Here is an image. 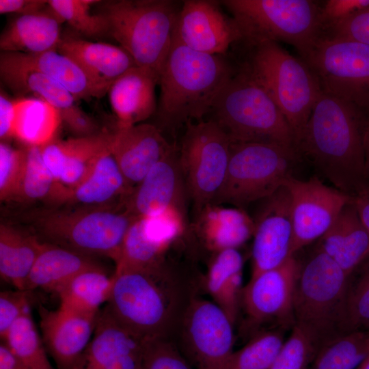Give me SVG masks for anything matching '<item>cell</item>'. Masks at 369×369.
<instances>
[{
    "label": "cell",
    "instance_id": "obj_1",
    "mask_svg": "<svg viewBox=\"0 0 369 369\" xmlns=\"http://www.w3.org/2000/svg\"><path fill=\"white\" fill-rule=\"evenodd\" d=\"M369 118L358 109L323 91L296 144L333 187L353 196L368 182L364 135Z\"/></svg>",
    "mask_w": 369,
    "mask_h": 369
},
{
    "label": "cell",
    "instance_id": "obj_2",
    "mask_svg": "<svg viewBox=\"0 0 369 369\" xmlns=\"http://www.w3.org/2000/svg\"><path fill=\"white\" fill-rule=\"evenodd\" d=\"M106 307L126 329L146 340H174L195 296L165 262L148 270L115 269Z\"/></svg>",
    "mask_w": 369,
    "mask_h": 369
},
{
    "label": "cell",
    "instance_id": "obj_3",
    "mask_svg": "<svg viewBox=\"0 0 369 369\" xmlns=\"http://www.w3.org/2000/svg\"><path fill=\"white\" fill-rule=\"evenodd\" d=\"M234 74L219 55L192 50L173 39L159 75L157 127L173 136L189 123L203 120Z\"/></svg>",
    "mask_w": 369,
    "mask_h": 369
},
{
    "label": "cell",
    "instance_id": "obj_4",
    "mask_svg": "<svg viewBox=\"0 0 369 369\" xmlns=\"http://www.w3.org/2000/svg\"><path fill=\"white\" fill-rule=\"evenodd\" d=\"M44 243L85 255L118 259L125 235L136 219L124 203L34 210L23 216Z\"/></svg>",
    "mask_w": 369,
    "mask_h": 369
},
{
    "label": "cell",
    "instance_id": "obj_5",
    "mask_svg": "<svg viewBox=\"0 0 369 369\" xmlns=\"http://www.w3.org/2000/svg\"><path fill=\"white\" fill-rule=\"evenodd\" d=\"M241 40L251 50L241 70L276 102L293 133L296 147L322 91L316 77L303 59L293 56L275 41Z\"/></svg>",
    "mask_w": 369,
    "mask_h": 369
},
{
    "label": "cell",
    "instance_id": "obj_6",
    "mask_svg": "<svg viewBox=\"0 0 369 369\" xmlns=\"http://www.w3.org/2000/svg\"><path fill=\"white\" fill-rule=\"evenodd\" d=\"M208 115L232 143L274 144L296 149L293 133L276 102L242 70L222 89Z\"/></svg>",
    "mask_w": 369,
    "mask_h": 369
},
{
    "label": "cell",
    "instance_id": "obj_7",
    "mask_svg": "<svg viewBox=\"0 0 369 369\" xmlns=\"http://www.w3.org/2000/svg\"><path fill=\"white\" fill-rule=\"evenodd\" d=\"M111 36L140 67L159 75L173 42L180 8L169 0H110L98 3Z\"/></svg>",
    "mask_w": 369,
    "mask_h": 369
},
{
    "label": "cell",
    "instance_id": "obj_8",
    "mask_svg": "<svg viewBox=\"0 0 369 369\" xmlns=\"http://www.w3.org/2000/svg\"><path fill=\"white\" fill-rule=\"evenodd\" d=\"M350 275L318 247L297 276L293 299L295 325L319 349L344 333Z\"/></svg>",
    "mask_w": 369,
    "mask_h": 369
},
{
    "label": "cell",
    "instance_id": "obj_9",
    "mask_svg": "<svg viewBox=\"0 0 369 369\" xmlns=\"http://www.w3.org/2000/svg\"><path fill=\"white\" fill-rule=\"evenodd\" d=\"M300 158L296 149L278 144L232 143L226 179L212 204L245 210L283 187Z\"/></svg>",
    "mask_w": 369,
    "mask_h": 369
},
{
    "label": "cell",
    "instance_id": "obj_10",
    "mask_svg": "<svg viewBox=\"0 0 369 369\" xmlns=\"http://www.w3.org/2000/svg\"><path fill=\"white\" fill-rule=\"evenodd\" d=\"M222 3L233 14L243 39L281 41L294 46L302 57L322 35L318 1L226 0Z\"/></svg>",
    "mask_w": 369,
    "mask_h": 369
},
{
    "label": "cell",
    "instance_id": "obj_11",
    "mask_svg": "<svg viewBox=\"0 0 369 369\" xmlns=\"http://www.w3.org/2000/svg\"><path fill=\"white\" fill-rule=\"evenodd\" d=\"M232 142L213 121L189 123L178 148L188 198L196 215L212 204L227 174Z\"/></svg>",
    "mask_w": 369,
    "mask_h": 369
},
{
    "label": "cell",
    "instance_id": "obj_12",
    "mask_svg": "<svg viewBox=\"0 0 369 369\" xmlns=\"http://www.w3.org/2000/svg\"><path fill=\"white\" fill-rule=\"evenodd\" d=\"M321 90L353 105L369 118V46L320 36L302 57Z\"/></svg>",
    "mask_w": 369,
    "mask_h": 369
},
{
    "label": "cell",
    "instance_id": "obj_13",
    "mask_svg": "<svg viewBox=\"0 0 369 369\" xmlns=\"http://www.w3.org/2000/svg\"><path fill=\"white\" fill-rule=\"evenodd\" d=\"M234 325L213 301L194 296L174 341L195 369H228L234 351Z\"/></svg>",
    "mask_w": 369,
    "mask_h": 369
},
{
    "label": "cell",
    "instance_id": "obj_14",
    "mask_svg": "<svg viewBox=\"0 0 369 369\" xmlns=\"http://www.w3.org/2000/svg\"><path fill=\"white\" fill-rule=\"evenodd\" d=\"M300 266L292 256L282 265L250 278L242 292L243 329L254 335L266 325L292 329L294 293Z\"/></svg>",
    "mask_w": 369,
    "mask_h": 369
},
{
    "label": "cell",
    "instance_id": "obj_15",
    "mask_svg": "<svg viewBox=\"0 0 369 369\" xmlns=\"http://www.w3.org/2000/svg\"><path fill=\"white\" fill-rule=\"evenodd\" d=\"M284 185L291 198V254L295 256L303 247L320 238L353 197L325 184L316 176L307 180L291 176Z\"/></svg>",
    "mask_w": 369,
    "mask_h": 369
},
{
    "label": "cell",
    "instance_id": "obj_16",
    "mask_svg": "<svg viewBox=\"0 0 369 369\" xmlns=\"http://www.w3.org/2000/svg\"><path fill=\"white\" fill-rule=\"evenodd\" d=\"M254 220L251 277L282 265L292 256L291 198L284 185L262 200Z\"/></svg>",
    "mask_w": 369,
    "mask_h": 369
},
{
    "label": "cell",
    "instance_id": "obj_17",
    "mask_svg": "<svg viewBox=\"0 0 369 369\" xmlns=\"http://www.w3.org/2000/svg\"><path fill=\"white\" fill-rule=\"evenodd\" d=\"M173 39L192 50L219 55L241 41L243 34L216 1L187 0L180 9Z\"/></svg>",
    "mask_w": 369,
    "mask_h": 369
},
{
    "label": "cell",
    "instance_id": "obj_18",
    "mask_svg": "<svg viewBox=\"0 0 369 369\" xmlns=\"http://www.w3.org/2000/svg\"><path fill=\"white\" fill-rule=\"evenodd\" d=\"M187 198L176 146L133 189L124 206L135 218L156 215L171 207L185 213Z\"/></svg>",
    "mask_w": 369,
    "mask_h": 369
},
{
    "label": "cell",
    "instance_id": "obj_19",
    "mask_svg": "<svg viewBox=\"0 0 369 369\" xmlns=\"http://www.w3.org/2000/svg\"><path fill=\"white\" fill-rule=\"evenodd\" d=\"M40 314L42 338L57 369H77L99 314H86L61 306L56 310L40 308Z\"/></svg>",
    "mask_w": 369,
    "mask_h": 369
},
{
    "label": "cell",
    "instance_id": "obj_20",
    "mask_svg": "<svg viewBox=\"0 0 369 369\" xmlns=\"http://www.w3.org/2000/svg\"><path fill=\"white\" fill-rule=\"evenodd\" d=\"M176 146L156 125L139 123L117 126L112 133L110 150L133 189Z\"/></svg>",
    "mask_w": 369,
    "mask_h": 369
},
{
    "label": "cell",
    "instance_id": "obj_21",
    "mask_svg": "<svg viewBox=\"0 0 369 369\" xmlns=\"http://www.w3.org/2000/svg\"><path fill=\"white\" fill-rule=\"evenodd\" d=\"M57 51L70 58L81 68L94 98L104 96L112 83L126 70L136 66L121 46L88 41L72 35H62Z\"/></svg>",
    "mask_w": 369,
    "mask_h": 369
},
{
    "label": "cell",
    "instance_id": "obj_22",
    "mask_svg": "<svg viewBox=\"0 0 369 369\" xmlns=\"http://www.w3.org/2000/svg\"><path fill=\"white\" fill-rule=\"evenodd\" d=\"M111 138L112 133L101 131L87 137L54 139L40 150L57 183L70 189L83 180L98 156L110 148Z\"/></svg>",
    "mask_w": 369,
    "mask_h": 369
},
{
    "label": "cell",
    "instance_id": "obj_23",
    "mask_svg": "<svg viewBox=\"0 0 369 369\" xmlns=\"http://www.w3.org/2000/svg\"><path fill=\"white\" fill-rule=\"evenodd\" d=\"M159 82L156 72L136 65L112 83L108 94L117 126L139 124L156 112L155 87Z\"/></svg>",
    "mask_w": 369,
    "mask_h": 369
},
{
    "label": "cell",
    "instance_id": "obj_24",
    "mask_svg": "<svg viewBox=\"0 0 369 369\" xmlns=\"http://www.w3.org/2000/svg\"><path fill=\"white\" fill-rule=\"evenodd\" d=\"M132 190L109 148L98 156L80 183L66 188L60 204L98 206L124 203Z\"/></svg>",
    "mask_w": 369,
    "mask_h": 369
},
{
    "label": "cell",
    "instance_id": "obj_25",
    "mask_svg": "<svg viewBox=\"0 0 369 369\" xmlns=\"http://www.w3.org/2000/svg\"><path fill=\"white\" fill-rule=\"evenodd\" d=\"M318 248L350 276L369 258V234L358 215L353 198L320 238Z\"/></svg>",
    "mask_w": 369,
    "mask_h": 369
},
{
    "label": "cell",
    "instance_id": "obj_26",
    "mask_svg": "<svg viewBox=\"0 0 369 369\" xmlns=\"http://www.w3.org/2000/svg\"><path fill=\"white\" fill-rule=\"evenodd\" d=\"M147 341L120 323L105 306L77 369H109L123 356L143 350Z\"/></svg>",
    "mask_w": 369,
    "mask_h": 369
},
{
    "label": "cell",
    "instance_id": "obj_27",
    "mask_svg": "<svg viewBox=\"0 0 369 369\" xmlns=\"http://www.w3.org/2000/svg\"><path fill=\"white\" fill-rule=\"evenodd\" d=\"M62 22L49 4L39 12L18 15L1 34V51L33 54L57 50Z\"/></svg>",
    "mask_w": 369,
    "mask_h": 369
},
{
    "label": "cell",
    "instance_id": "obj_28",
    "mask_svg": "<svg viewBox=\"0 0 369 369\" xmlns=\"http://www.w3.org/2000/svg\"><path fill=\"white\" fill-rule=\"evenodd\" d=\"M197 229L206 247L216 253L243 245L253 236L254 223L245 210L209 204L197 215Z\"/></svg>",
    "mask_w": 369,
    "mask_h": 369
},
{
    "label": "cell",
    "instance_id": "obj_29",
    "mask_svg": "<svg viewBox=\"0 0 369 369\" xmlns=\"http://www.w3.org/2000/svg\"><path fill=\"white\" fill-rule=\"evenodd\" d=\"M100 266L90 256L44 242L28 276L25 290L41 288L56 293L79 273Z\"/></svg>",
    "mask_w": 369,
    "mask_h": 369
},
{
    "label": "cell",
    "instance_id": "obj_30",
    "mask_svg": "<svg viewBox=\"0 0 369 369\" xmlns=\"http://www.w3.org/2000/svg\"><path fill=\"white\" fill-rule=\"evenodd\" d=\"M0 61L45 74L62 85L76 100L94 97L90 83L81 68L57 50L40 53L1 51Z\"/></svg>",
    "mask_w": 369,
    "mask_h": 369
},
{
    "label": "cell",
    "instance_id": "obj_31",
    "mask_svg": "<svg viewBox=\"0 0 369 369\" xmlns=\"http://www.w3.org/2000/svg\"><path fill=\"white\" fill-rule=\"evenodd\" d=\"M243 259L237 249L215 253L205 278L206 290L234 325L241 308Z\"/></svg>",
    "mask_w": 369,
    "mask_h": 369
},
{
    "label": "cell",
    "instance_id": "obj_32",
    "mask_svg": "<svg viewBox=\"0 0 369 369\" xmlns=\"http://www.w3.org/2000/svg\"><path fill=\"white\" fill-rule=\"evenodd\" d=\"M44 245L36 235L12 225H0V274L16 289L25 290L30 271Z\"/></svg>",
    "mask_w": 369,
    "mask_h": 369
},
{
    "label": "cell",
    "instance_id": "obj_33",
    "mask_svg": "<svg viewBox=\"0 0 369 369\" xmlns=\"http://www.w3.org/2000/svg\"><path fill=\"white\" fill-rule=\"evenodd\" d=\"M13 137L25 146L42 147L53 140L62 122L57 109L38 98L14 100Z\"/></svg>",
    "mask_w": 369,
    "mask_h": 369
},
{
    "label": "cell",
    "instance_id": "obj_34",
    "mask_svg": "<svg viewBox=\"0 0 369 369\" xmlns=\"http://www.w3.org/2000/svg\"><path fill=\"white\" fill-rule=\"evenodd\" d=\"M113 274H107L103 268L85 270L67 282L56 294L60 306L90 315H98L100 307L108 302L113 285Z\"/></svg>",
    "mask_w": 369,
    "mask_h": 369
},
{
    "label": "cell",
    "instance_id": "obj_35",
    "mask_svg": "<svg viewBox=\"0 0 369 369\" xmlns=\"http://www.w3.org/2000/svg\"><path fill=\"white\" fill-rule=\"evenodd\" d=\"M0 78L15 94H32L52 105L60 114L76 105L74 96L62 85L39 72L0 61Z\"/></svg>",
    "mask_w": 369,
    "mask_h": 369
},
{
    "label": "cell",
    "instance_id": "obj_36",
    "mask_svg": "<svg viewBox=\"0 0 369 369\" xmlns=\"http://www.w3.org/2000/svg\"><path fill=\"white\" fill-rule=\"evenodd\" d=\"M26 160L19 189L13 200H46L59 204L65 187L58 184L46 167L40 147L25 146Z\"/></svg>",
    "mask_w": 369,
    "mask_h": 369
},
{
    "label": "cell",
    "instance_id": "obj_37",
    "mask_svg": "<svg viewBox=\"0 0 369 369\" xmlns=\"http://www.w3.org/2000/svg\"><path fill=\"white\" fill-rule=\"evenodd\" d=\"M368 355L369 332H348L320 348L308 369H357Z\"/></svg>",
    "mask_w": 369,
    "mask_h": 369
},
{
    "label": "cell",
    "instance_id": "obj_38",
    "mask_svg": "<svg viewBox=\"0 0 369 369\" xmlns=\"http://www.w3.org/2000/svg\"><path fill=\"white\" fill-rule=\"evenodd\" d=\"M1 340L29 369H55L35 325L31 308L14 323Z\"/></svg>",
    "mask_w": 369,
    "mask_h": 369
},
{
    "label": "cell",
    "instance_id": "obj_39",
    "mask_svg": "<svg viewBox=\"0 0 369 369\" xmlns=\"http://www.w3.org/2000/svg\"><path fill=\"white\" fill-rule=\"evenodd\" d=\"M165 251L145 236L139 218H136L125 235L115 262V269L156 268L165 262L163 255Z\"/></svg>",
    "mask_w": 369,
    "mask_h": 369
},
{
    "label": "cell",
    "instance_id": "obj_40",
    "mask_svg": "<svg viewBox=\"0 0 369 369\" xmlns=\"http://www.w3.org/2000/svg\"><path fill=\"white\" fill-rule=\"evenodd\" d=\"M284 342L278 330L259 331L233 352L228 369H270Z\"/></svg>",
    "mask_w": 369,
    "mask_h": 369
},
{
    "label": "cell",
    "instance_id": "obj_41",
    "mask_svg": "<svg viewBox=\"0 0 369 369\" xmlns=\"http://www.w3.org/2000/svg\"><path fill=\"white\" fill-rule=\"evenodd\" d=\"M95 0H50V8L79 33L88 38H100L108 35L104 17L92 12Z\"/></svg>",
    "mask_w": 369,
    "mask_h": 369
},
{
    "label": "cell",
    "instance_id": "obj_42",
    "mask_svg": "<svg viewBox=\"0 0 369 369\" xmlns=\"http://www.w3.org/2000/svg\"><path fill=\"white\" fill-rule=\"evenodd\" d=\"M369 332V258L350 276L344 333Z\"/></svg>",
    "mask_w": 369,
    "mask_h": 369
},
{
    "label": "cell",
    "instance_id": "obj_43",
    "mask_svg": "<svg viewBox=\"0 0 369 369\" xmlns=\"http://www.w3.org/2000/svg\"><path fill=\"white\" fill-rule=\"evenodd\" d=\"M318 350L310 335L295 325L270 369H308Z\"/></svg>",
    "mask_w": 369,
    "mask_h": 369
},
{
    "label": "cell",
    "instance_id": "obj_44",
    "mask_svg": "<svg viewBox=\"0 0 369 369\" xmlns=\"http://www.w3.org/2000/svg\"><path fill=\"white\" fill-rule=\"evenodd\" d=\"M26 160V147L15 148L0 144V199L13 200L19 189Z\"/></svg>",
    "mask_w": 369,
    "mask_h": 369
},
{
    "label": "cell",
    "instance_id": "obj_45",
    "mask_svg": "<svg viewBox=\"0 0 369 369\" xmlns=\"http://www.w3.org/2000/svg\"><path fill=\"white\" fill-rule=\"evenodd\" d=\"M141 369H193L174 340L154 339L146 342Z\"/></svg>",
    "mask_w": 369,
    "mask_h": 369
},
{
    "label": "cell",
    "instance_id": "obj_46",
    "mask_svg": "<svg viewBox=\"0 0 369 369\" xmlns=\"http://www.w3.org/2000/svg\"><path fill=\"white\" fill-rule=\"evenodd\" d=\"M368 5L369 0H327L320 3L322 35Z\"/></svg>",
    "mask_w": 369,
    "mask_h": 369
},
{
    "label": "cell",
    "instance_id": "obj_47",
    "mask_svg": "<svg viewBox=\"0 0 369 369\" xmlns=\"http://www.w3.org/2000/svg\"><path fill=\"white\" fill-rule=\"evenodd\" d=\"M29 291L16 289L0 293V336L2 340L14 323L30 308Z\"/></svg>",
    "mask_w": 369,
    "mask_h": 369
},
{
    "label": "cell",
    "instance_id": "obj_48",
    "mask_svg": "<svg viewBox=\"0 0 369 369\" xmlns=\"http://www.w3.org/2000/svg\"><path fill=\"white\" fill-rule=\"evenodd\" d=\"M322 36L348 39L369 46V5L327 30Z\"/></svg>",
    "mask_w": 369,
    "mask_h": 369
},
{
    "label": "cell",
    "instance_id": "obj_49",
    "mask_svg": "<svg viewBox=\"0 0 369 369\" xmlns=\"http://www.w3.org/2000/svg\"><path fill=\"white\" fill-rule=\"evenodd\" d=\"M62 122L77 137H87L99 133L95 120L77 105L61 113Z\"/></svg>",
    "mask_w": 369,
    "mask_h": 369
},
{
    "label": "cell",
    "instance_id": "obj_50",
    "mask_svg": "<svg viewBox=\"0 0 369 369\" xmlns=\"http://www.w3.org/2000/svg\"><path fill=\"white\" fill-rule=\"evenodd\" d=\"M47 5L46 0H0V13L24 15L42 10Z\"/></svg>",
    "mask_w": 369,
    "mask_h": 369
},
{
    "label": "cell",
    "instance_id": "obj_51",
    "mask_svg": "<svg viewBox=\"0 0 369 369\" xmlns=\"http://www.w3.org/2000/svg\"><path fill=\"white\" fill-rule=\"evenodd\" d=\"M15 118L14 102L8 98L2 92L0 94V138L5 141L13 137Z\"/></svg>",
    "mask_w": 369,
    "mask_h": 369
},
{
    "label": "cell",
    "instance_id": "obj_52",
    "mask_svg": "<svg viewBox=\"0 0 369 369\" xmlns=\"http://www.w3.org/2000/svg\"><path fill=\"white\" fill-rule=\"evenodd\" d=\"M353 202L358 215L369 234V182L362 187L353 195Z\"/></svg>",
    "mask_w": 369,
    "mask_h": 369
},
{
    "label": "cell",
    "instance_id": "obj_53",
    "mask_svg": "<svg viewBox=\"0 0 369 369\" xmlns=\"http://www.w3.org/2000/svg\"><path fill=\"white\" fill-rule=\"evenodd\" d=\"M0 369H29L3 342L0 344Z\"/></svg>",
    "mask_w": 369,
    "mask_h": 369
},
{
    "label": "cell",
    "instance_id": "obj_54",
    "mask_svg": "<svg viewBox=\"0 0 369 369\" xmlns=\"http://www.w3.org/2000/svg\"><path fill=\"white\" fill-rule=\"evenodd\" d=\"M365 172L368 182H369V119L365 127L364 135Z\"/></svg>",
    "mask_w": 369,
    "mask_h": 369
},
{
    "label": "cell",
    "instance_id": "obj_55",
    "mask_svg": "<svg viewBox=\"0 0 369 369\" xmlns=\"http://www.w3.org/2000/svg\"><path fill=\"white\" fill-rule=\"evenodd\" d=\"M357 369H369V355L366 357V359L361 362Z\"/></svg>",
    "mask_w": 369,
    "mask_h": 369
}]
</instances>
